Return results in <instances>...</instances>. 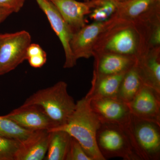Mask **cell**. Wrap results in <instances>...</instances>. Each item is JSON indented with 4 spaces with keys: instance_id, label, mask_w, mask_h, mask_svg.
I'll list each match as a JSON object with an SVG mask.
<instances>
[{
    "instance_id": "cell-1",
    "label": "cell",
    "mask_w": 160,
    "mask_h": 160,
    "mask_svg": "<svg viewBox=\"0 0 160 160\" xmlns=\"http://www.w3.org/2000/svg\"><path fill=\"white\" fill-rule=\"evenodd\" d=\"M147 51L144 25L120 19L115 16L114 21L99 37L93 54L109 52L138 58Z\"/></svg>"
},
{
    "instance_id": "cell-2",
    "label": "cell",
    "mask_w": 160,
    "mask_h": 160,
    "mask_svg": "<svg viewBox=\"0 0 160 160\" xmlns=\"http://www.w3.org/2000/svg\"><path fill=\"white\" fill-rule=\"evenodd\" d=\"M101 123L90 108L89 99L85 96L77 102L74 112L65 125L50 130L66 132L77 140L92 160H105L96 143L97 132Z\"/></svg>"
},
{
    "instance_id": "cell-3",
    "label": "cell",
    "mask_w": 160,
    "mask_h": 160,
    "mask_svg": "<svg viewBox=\"0 0 160 160\" xmlns=\"http://www.w3.org/2000/svg\"><path fill=\"white\" fill-rule=\"evenodd\" d=\"M67 87L66 82L60 81L52 86L37 91L26 99L22 106H38L54 123V128L64 126L76 106L73 98L68 93Z\"/></svg>"
},
{
    "instance_id": "cell-4",
    "label": "cell",
    "mask_w": 160,
    "mask_h": 160,
    "mask_svg": "<svg viewBox=\"0 0 160 160\" xmlns=\"http://www.w3.org/2000/svg\"><path fill=\"white\" fill-rule=\"evenodd\" d=\"M124 126L140 160H160V124L131 114Z\"/></svg>"
},
{
    "instance_id": "cell-5",
    "label": "cell",
    "mask_w": 160,
    "mask_h": 160,
    "mask_svg": "<svg viewBox=\"0 0 160 160\" xmlns=\"http://www.w3.org/2000/svg\"><path fill=\"white\" fill-rule=\"evenodd\" d=\"M96 143L105 160L115 158L124 160H140L123 125L102 122L97 132Z\"/></svg>"
},
{
    "instance_id": "cell-6",
    "label": "cell",
    "mask_w": 160,
    "mask_h": 160,
    "mask_svg": "<svg viewBox=\"0 0 160 160\" xmlns=\"http://www.w3.org/2000/svg\"><path fill=\"white\" fill-rule=\"evenodd\" d=\"M31 43V35L26 30L0 33V75L12 71L27 60V50Z\"/></svg>"
},
{
    "instance_id": "cell-7",
    "label": "cell",
    "mask_w": 160,
    "mask_h": 160,
    "mask_svg": "<svg viewBox=\"0 0 160 160\" xmlns=\"http://www.w3.org/2000/svg\"><path fill=\"white\" fill-rule=\"evenodd\" d=\"M115 16L104 22L86 24L74 32L70 42V49L77 61L79 59L93 57L94 48L100 36L114 21Z\"/></svg>"
},
{
    "instance_id": "cell-8",
    "label": "cell",
    "mask_w": 160,
    "mask_h": 160,
    "mask_svg": "<svg viewBox=\"0 0 160 160\" xmlns=\"http://www.w3.org/2000/svg\"><path fill=\"white\" fill-rule=\"evenodd\" d=\"M46 15L52 29L62 45L65 52V61L63 67L70 69L75 66L76 61L72 53L70 42L73 32L64 19L56 7L49 0H35Z\"/></svg>"
},
{
    "instance_id": "cell-9",
    "label": "cell",
    "mask_w": 160,
    "mask_h": 160,
    "mask_svg": "<svg viewBox=\"0 0 160 160\" xmlns=\"http://www.w3.org/2000/svg\"><path fill=\"white\" fill-rule=\"evenodd\" d=\"M89 105L101 122L125 126L129 122L131 118L128 104L117 98L89 99Z\"/></svg>"
},
{
    "instance_id": "cell-10",
    "label": "cell",
    "mask_w": 160,
    "mask_h": 160,
    "mask_svg": "<svg viewBox=\"0 0 160 160\" xmlns=\"http://www.w3.org/2000/svg\"><path fill=\"white\" fill-rule=\"evenodd\" d=\"M127 104L132 115L160 124V92L153 88L144 85Z\"/></svg>"
},
{
    "instance_id": "cell-11",
    "label": "cell",
    "mask_w": 160,
    "mask_h": 160,
    "mask_svg": "<svg viewBox=\"0 0 160 160\" xmlns=\"http://www.w3.org/2000/svg\"><path fill=\"white\" fill-rule=\"evenodd\" d=\"M118 18L142 22L160 16V0H129L120 2L115 14Z\"/></svg>"
},
{
    "instance_id": "cell-12",
    "label": "cell",
    "mask_w": 160,
    "mask_h": 160,
    "mask_svg": "<svg viewBox=\"0 0 160 160\" xmlns=\"http://www.w3.org/2000/svg\"><path fill=\"white\" fill-rule=\"evenodd\" d=\"M4 116L31 131L50 130L55 127L54 123L43 109L35 105L21 106Z\"/></svg>"
},
{
    "instance_id": "cell-13",
    "label": "cell",
    "mask_w": 160,
    "mask_h": 160,
    "mask_svg": "<svg viewBox=\"0 0 160 160\" xmlns=\"http://www.w3.org/2000/svg\"><path fill=\"white\" fill-rule=\"evenodd\" d=\"M93 73L98 76L124 73L134 66L137 58L114 53H94Z\"/></svg>"
},
{
    "instance_id": "cell-14",
    "label": "cell",
    "mask_w": 160,
    "mask_h": 160,
    "mask_svg": "<svg viewBox=\"0 0 160 160\" xmlns=\"http://www.w3.org/2000/svg\"><path fill=\"white\" fill-rule=\"evenodd\" d=\"M56 7L73 33L86 25L85 17L91 13L90 1L80 2L76 0H49Z\"/></svg>"
},
{
    "instance_id": "cell-15",
    "label": "cell",
    "mask_w": 160,
    "mask_h": 160,
    "mask_svg": "<svg viewBox=\"0 0 160 160\" xmlns=\"http://www.w3.org/2000/svg\"><path fill=\"white\" fill-rule=\"evenodd\" d=\"M136 65L144 85L160 92V47L144 52Z\"/></svg>"
},
{
    "instance_id": "cell-16",
    "label": "cell",
    "mask_w": 160,
    "mask_h": 160,
    "mask_svg": "<svg viewBox=\"0 0 160 160\" xmlns=\"http://www.w3.org/2000/svg\"><path fill=\"white\" fill-rule=\"evenodd\" d=\"M50 132L47 130L34 131L21 143L15 160H42L49 146Z\"/></svg>"
},
{
    "instance_id": "cell-17",
    "label": "cell",
    "mask_w": 160,
    "mask_h": 160,
    "mask_svg": "<svg viewBox=\"0 0 160 160\" xmlns=\"http://www.w3.org/2000/svg\"><path fill=\"white\" fill-rule=\"evenodd\" d=\"M125 73L105 76H98L93 73L91 88L86 97L89 99L118 98L120 84Z\"/></svg>"
},
{
    "instance_id": "cell-18",
    "label": "cell",
    "mask_w": 160,
    "mask_h": 160,
    "mask_svg": "<svg viewBox=\"0 0 160 160\" xmlns=\"http://www.w3.org/2000/svg\"><path fill=\"white\" fill-rule=\"evenodd\" d=\"M136 64L124 74L118 92V98L127 104L133 100L144 86Z\"/></svg>"
},
{
    "instance_id": "cell-19",
    "label": "cell",
    "mask_w": 160,
    "mask_h": 160,
    "mask_svg": "<svg viewBox=\"0 0 160 160\" xmlns=\"http://www.w3.org/2000/svg\"><path fill=\"white\" fill-rule=\"evenodd\" d=\"M50 132L48 150L45 159L65 160L68 152L71 136L66 132L52 130Z\"/></svg>"
},
{
    "instance_id": "cell-20",
    "label": "cell",
    "mask_w": 160,
    "mask_h": 160,
    "mask_svg": "<svg viewBox=\"0 0 160 160\" xmlns=\"http://www.w3.org/2000/svg\"><path fill=\"white\" fill-rule=\"evenodd\" d=\"M92 8L89 18L93 22H104L111 18L117 12L119 0H90Z\"/></svg>"
},
{
    "instance_id": "cell-21",
    "label": "cell",
    "mask_w": 160,
    "mask_h": 160,
    "mask_svg": "<svg viewBox=\"0 0 160 160\" xmlns=\"http://www.w3.org/2000/svg\"><path fill=\"white\" fill-rule=\"evenodd\" d=\"M34 131L24 129L17 123L5 117L0 116V136L23 142Z\"/></svg>"
},
{
    "instance_id": "cell-22",
    "label": "cell",
    "mask_w": 160,
    "mask_h": 160,
    "mask_svg": "<svg viewBox=\"0 0 160 160\" xmlns=\"http://www.w3.org/2000/svg\"><path fill=\"white\" fill-rule=\"evenodd\" d=\"M147 50L160 47V16L145 22Z\"/></svg>"
},
{
    "instance_id": "cell-23",
    "label": "cell",
    "mask_w": 160,
    "mask_h": 160,
    "mask_svg": "<svg viewBox=\"0 0 160 160\" xmlns=\"http://www.w3.org/2000/svg\"><path fill=\"white\" fill-rule=\"evenodd\" d=\"M21 142L0 136V160H15Z\"/></svg>"
},
{
    "instance_id": "cell-24",
    "label": "cell",
    "mask_w": 160,
    "mask_h": 160,
    "mask_svg": "<svg viewBox=\"0 0 160 160\" xmlns=\"http://www.w3.org/2000/svg\"><path fill=\"white\" fill-rule=\"evenodd\" d=\"M65 160H92L83 149L80 143L72 137Z\"/></svg>"
},
{
    "instance_id": "cell-25",
    "label": "cell",
    "mask_w": 160,
    "mask_h": 160,
    "mask_svg": "<svg viewBox=\"0 0 160 160\" xmlns=\"http://www.w3.org/2000/svg\"><path fill=\"white\" fill-rule=\"evenodd\" d=\"M26 0H0V8L17 12L22 8Z\"/></svg>"
},
{
    "instance_id": "cell-26",
    "label": "cell",
    "mask_w": 160,
    "mask_h": 160,
    "mask_svg": "<svg viewBox=\"0 0 160 160\" xmlns=\"http://www.w3.org/2000/svg\"><path fill=\"white\" fill-rule=\"evenodd\" d=\"M29 65L35 68H41L45 65L47 61L46 52L43 54L30 57L27 58Z\"/></svg>"
},
{
    "instance_id": "cell-27",
    "label": "cell",
    "mask_w": 160,
    "mask_h": 160,
    "mask_svg": "<svg viewBox=\"0 0 160 160\" xmlns=\"http://www.w3.org/2000/svg\"><path fill=\"white\" fill-rule=\"evenodd\" d=\"M46 53L42 47L37 44H30L27 50V59L29 57Z\"/></svg>"
},
{
    "instance_id": "cell-28",
    "label": "cell",
    "mask_w": 160,
    "mask_h": 160,
    "mask_svg": "<svg viewBox=\"0 0 160 160\" xmlns=\"http://www.w3.org/2000/svg\"><path fill=\"white\" fill-rule=\"evenodd\" d=\"M13 12L10 10L0 8V23L3 22Z\"/></svg>"
},
{
    "instance_id": "cell-29",
    "label": "cell",
    "mask_w": 160,
    "mask_h": 160,
    "mask_svg": "<svg viewBox=\"0 0 160 160\" xmlns=\"http://www.w3.org/2000/svg\"><path fill=\"white\" fill-rule=\"evenodd\" d=\"M120 2H126V1H129V0H119Z\"/></svg>"
},
{
    "instance_id": "cell-30",
    "label": "cell",
    "mask_w": 160,
    "mask_h": 160,
    "mask_svg": "<svg viewBox=\"0 0 160 160\" xmlns=\"http://www.w3.org/2000/svg\"><path fill=\"white\" fill-rule=\"evenodd\" d=\"M84 1H90V0H84Z\"/></svg>"
}]
</instances>
